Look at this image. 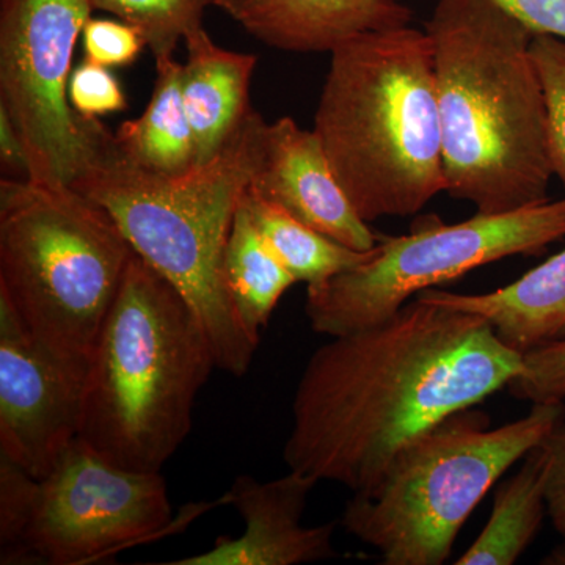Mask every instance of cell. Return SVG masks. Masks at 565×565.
I'll return each instance as SVG.
<instances>
[{
  "label": "cell",
  "mask_w": 565,
  "mask_h": 565,
  "mask_svg": "<svg viewBox=\"0 0 565 565\" xmlns=\"http://www.w3.org/2000/svg\"><path fill=\"white\" fill-rule=\"evenodd\" d=\"M71 107L87 118H99L128 109L120 81L110 68L85 58L73 70L68 84Z\"/></svg>",
  "instance_id": "d4e9b609"
},
{
  "label": "cell",
  "mask_w": 565,
  "mask_h": 565,
  "mask_svg": "<svg viewBox=\"0 0 565 565\" xmlns=\"http://www.w3.org/2000/svg\"><path fill=\"white\" fill-rule=\"evenodd\" d=\"M545 460L546 515L565 537V418L541 445Z\"/></svg>",
  "instance_id": "4316f807"
},
{
  "label": "cell",
  "mask_w": 565,
  "mask_h": 565,
  "mask_svg": "<svg viewBox=\"0 0 565 565\" xmlns=\"http://www.w3.org/2000/svg\"><path fill=\"white\" fill-rule=\"evenodd\" d=\"M416 297L486 319L501 343L523 355L565 341V248L492 292L455 294L430 288Z\"/></svg>",
  "instance_id": "9a60e30c"
},
{
  "label": "cell",
  "mask_w": 565,
  "mask_h": 565,
  "mask_svg": "<svg viewBox=\"0 0 565 565\" xmlns=\"http://www.w3.org/2000/svg\"><path fill=\"white\" fill-rule=\"evenodd\" d=\"M426 32L446 192L481 214L548 202L555 174L534 33L492 0H438Z\"/></svg>",
  "instance_id": "7a4b0ae2"
},
{
  "label": "cell",
  "mask_w": 565,
  "mask_h": 565,
  "mask_svg": "<svg viewBox=\"0 0 565 565\" xmlns=\"http://www.w3.org/2000/svg\"><path fill=\"white\" fill-rule=\"evenodd\" d=\"M85 58L106 68H126L147 46L141 33L128 22L90 18L82 31Z\"/></svg>",
  "instance_id": "484cf974"
},
{
  "label": "cell",
  "mask_w": 565,
  "mask_h": 565,
  "mask_svg": "<svg viewBox=\"0 0 565 565\" xmlns=\"http://www.w3.org/2000/svg\"><path fill=\"white\" fill-rule=\"evenodd\" d=\"M531 55L545 93L550 162L565 191V40L534 35Z\"/></svg>",
  "instance_id": "7402d4cb"
},
{
  "label": "cell",
  "mask_w": 565,
  "mask_h": 565,
  "mask_svg": "<svg viewBox=\"0 0 565 565\" xmlns=\"http://www.w3.org/2000/svg\"><path fill=\"white\" fill-rule=\"evenodd\" d=\"M214 367L191 305L134 253L82 384L81 440L125 470L161 473Z\"/></svg>",
  "instance_id": "5b68a950"
},
{
  "label": "cell",
  "mask_w": 565,
  "mask_h": 565,
  "mask_svg": "<svg viewBox=\"0 0 565 565\" xmlns=\"http://www.w3.org/2000/svg\"><path fill=\"white\" fill-rule=\"evenodd\" d=\"M134 253L109 212L71 185L0 181V297L81 388Z\"/></svg>",
  "instance_id": "8992f818"
},
{
  "label": "cell",
  "mask_w": 565,
  "mask_h": 565,
  "mask_svg": "<svg viewBox=\"0 0 565 565\" xmlns=\"http://www.w3.org/2000/svg\"><path fill=\"white\" fill-rule=\"evenodd\" d=\"M177 526L161 473L125 470L77 438L39 479L22 564L99 563Z\"/></svg>",
  "instance_id": "30bf717a"
},
{
  "label": "cell",
  "mask_w": 565,
  "mask_h": 565,
  "mask_svg": "<svg viewBox=\"0 0 565 565\" xmlns=\"http://www.w3.org/2000/svg\"><path fill=\"white\" fill-rule=\"evenodd\" d=\"M534 35L565 40V0H492Z\"/></svg>",
  "instance_id": "83f0119b"
},
{
  "label": "cell",
  "mask_w": 565,
  "mask_h": 565,
  "mask_svg": "<svg viewBox=\"0 0 565 565\" xmlns=\"http://www.w3.org/2000/svg\"><path fill=\"white\" fill-rule=\"evenodd\" d=\"M39 479L0 456V564L22 565Z\"/></svg>",
  "instance_id": "603a6c76"
},
{
  "label": "cell",
  "mask_w": 565,
  "mask_h": 565,
  "mask_svg": "<svg viewBox=\"0 0 565 565\" xmlns=\"http://www.w3.org/2000/svg\"><path fill=\"white\" fill-rule=\"evenodd\" d=\"M0 163L10 180H29L31 162L17 126L6 107L0 106Z\"/></svg>",
  "instance_id": "f1b7e54d"
},
{
  "label": "cell",
  "mask_w": 565,
  "mask_h": 565,
  "mask_svg": "<svg viewBox=\"0 0 565 565\" xmlns=\"http://www.w3.org/2000/svg\"><path fill=\"white\" fill-rule=\"evenodd\" d=\"M564 418L565 403H537L490 429L475 407L457 412L405 446L373 490L353 493L341 525L382 564H444L487 492Z\"/></svg>",
  "instance_id": "52a82bcc"
},
{
  "label": "cell",
  "mask_w": 565,
  "mask_h": 565,
  "mask_svg": "<svg viewBox=\"0 0 565 565\" xmlns=\"http://www.w3.org/2000/svg\"><path fill=\"white\" fill-rule=\"evenodd\" d=\"M316 484V479L292 470L267 482L237 476L223 498L243 516L244 533L236 539L222 535L207 552L169 564L299 565L337 557V523L302 525L308 497Z\"/></svg>",
  "instance_id": "7c38bea8"
},
{
  "label": "cell",
  "mask_w": 565,
  "mask_h": 565,
  "mask_svg": "<svg viewBox=\"0 0 565 565\" xmlns=\"http://www.w3.org/2000/svg\"><path fill=\"white\" fill-rule=\"evenodd\" d=\"M181 70L173 57L158 58L147 110L115 132V141L129 161L163 177H180L196 166L195 140L182 103Z\"/></svg>",
  "instance_id": "e0dca14e"
},
{
  "label": "cell",
  "mask_w": 565,
  "mask_h": 565,
  "mask_svg": "<svg viewBox=\"0 0 565 565\" xmlns=\"http://www.w3.org/2000/svg\"><path fill=\"white\" fill-rule=\"evenodd\" d=\"M223 278L245 330L259 341L281 297L297 281L256 228L244 199L226 243Z\"/></svg>",
  "instance_id": "d6986e66"
},
{
  "label": "cell",
  "mask_w": 565,
  "mask_h": 565,
  "mask_svg": "<svg viewBox=\"0 0 565 565\" xmlns=\"http://www.w3.org/2000/svg\"><path fill=\"white\" fill-rule=\"evenodd\" d=\"M214 6L275 50L332 52L363 33L414 21L401 0H214Z\"/></svg>",
  "instance_id": "5bb4252c"
},
{
  "label": "cell",
  "mask_w": 565,
  "mask_h": 565,
  "mask_svg": "<svg viewBox=\"0 0 565 565\" xmlns=\"http://www.w3.org/2000/svg\"><path fill=\"white\" fill-rule=\"evenodd\" d=\"M81 393L0 297V456L46 478L79 438Z\"/></svg>",
  "instance_id": "8fae6325"
},
{
  "label": "cell",
  "mask_w": 565,
  "mask_h": 565,
  "mask_svg": "<svg viewBox=\"0 0 565 565\" xmlns=\"http://www.w3.org/2000/svg\"><path fill=\"white\" fill-rule=\"evenodd\" d=\"M244 203L252 221L285 264L296 281L307 286L321 285L334 275L343 274L370 259V252H356L323 236L311 226L297 221L280 204L248 188Z\"/></svg>",
  "instance_id": "ffe728a7"
},
{
  "label": "cell",
  "mask_w": 565,
  "mask_h": 565,
  "mask_svg": "<svg viewBox=\"0 0 565 565\" xmlns=\"http://www.w3.org/2000/svg\"><path fill=\"white\" fill-rule=\"evenodd\" d=\"M316 136L364 222L411 217L446 192L429 33L412 25L334 47Z\"/></svg>",
  "instance_id": "277c9868"
},
{
  "label": "cell",
  "mask_w": 565,
  "mask_h": 565,
  "mask_svg": "<svg viewBox=\"0 0 565 565\" xmlns=\"http://www.w3.org/2000/svg\"><path fill=\"white\" fill-rule=\"evenodd\" d=\"M267 125L252 109L215 158L180 177L140 169L110 131L71 185L102 204L134 252L182 294L218 370L236 377L250 370L259 341L237 316L223 278V256L234 215L262 162Z\"/></svg>",
  "instance_id": "3957f363"
},
{
  "label": "cell",
  "mask_w": 565,
  "mask_h": 565,
  "mask_svg": "<svg viewBox=\"0 0 565 565\" xmlns=\"http://www.w3.org/2000/svg\"><path fill=\"white\" fill-rule=\"evenodd\" d=\"M188 62L181 93L195 140L196 166L211 161L250 114V82L258 57L218 46L204 29L184 39Z\"/></svg>",
  "instance_id": "2e32d148"
},
{
  "label": "cell",
  "mask_w": 565,
  "mask_h": 565,
  "mask_svg": "<svg viewBox=\"0 0 565 565\" xmlns=\"http://www.w3.org/2000/svg\"><path fill=\"white\" fill-rule=\"evenodd\" d=\"M90 0H0V106L28 150L29 180L73 185L109 128L71 107L73 54Z\"/></svg>",
  "instance_id": "9c48e42d"
},
{
  "label": "cell",
  "mask_w": 565,
  "mask_h": 565,
  "mask_svg": "<svg viewBox=\"0 0 565 565\" xmlns=\"http://www.w3.org/2000/svg\"><path fill=\"white\" fill-rule=\"evenodd\" d=\"M546 515L545 460L541 446L494 492L489 522L457 565H514Z\"/></svg>",
  "instance_id": "ac0fdd59"
},
{
  "label": "cell",
  "mask_w": 565,
  "mask_h": 565,
  "mask_svg": "<svg viewBox=\"0 0 565 565\" xmlns=\"http://www.w3.org/2000/svg\"><path fill=\"white\" fill-rule=\"evenodd\" d=\"M565 237V196L481 214L455 225L418 218L404 236H379L370 259L307 286L305 315L316 333L340 337L377 326L412 297L511 256L539 255Z\"/></svg>",
  "instance_id": "ba28073f"
},
{
  "label": "cell",
  "mask_w": 565,
  "mask_h": 565,
  "mask_svg": "<svg viewBox=\"0 0 565 565\" xmlns=\"http://www.w3.org/2000/svg\"><path fill=\"white\" fill-rule=\"evenodd\" d=\"M520 366L486 319L414 297L386 321L316 349L282 459L318 482L370 492L405 446L508 388Z\"/></svg>",
  "instance_id": "6da1fadb"
},
{
  "label": "cell",
  "mask_w": 565,
  "mask_h": 565,
  "mask_svg": "<svg viewBox=\"0 0 565 565\" xmlns=\"http://www.w3.org/2000/svg\"><path fill=\"white\" fill-rule=\"evenodd\" d=\"M508 390L515 399L531 404L565 403V341L523 353Z\"/></svg>",
  "instance_id": "cb8c5ba5"
},
{
  "label": "cell",
  "mask_w": 565,
  "mask_h": 565,
  "mask_svg": "<svg viewBox=\"0 0 565 565\" xmlns=\"http://www.w3.org/2000/svg\"><path fill=\"white\" fill-rule=\"evenodd\" d=\"M252 188L297 221L356 252H370L379 236L353 210L315 131L282 117L267 125L263 158Z\"/></svg>",
  "instance_id": "4fadbf2b"
},
{
  "label": "cell",
  "mask_w": 565,
  "mask_h": 565,
  "mask_svg": "<svg viewBox=\"0 0 565 565\" xmlns=\"http://www.w3.org/2000/svg\"><path fill=\"white\" fill-rule=\"evenodd\" d=\"M141 33L154 61L173 57L178 41L203 28L204 11L214 0H90Z\"/></svg>",
  "instance_id": "44dd1931"
},
{
  "label": "cell",
  "mask_w": 565,
  "mask_h": 565,
  "mask_svg": "<svg viewBox=\"0 0 565 565\" xmlns=\"http://www.w3.org/2000/svg\"><path fill=\"white\" fill-rule=\"evenodd\" d=\"M546 565H565V537L559 545H556L542 561Z\"/></svg>",
  "instance_id": "f546056e"
}]
</instances>
